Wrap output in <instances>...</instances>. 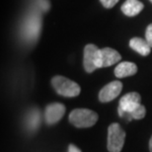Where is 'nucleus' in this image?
I'll use <instances>...</instances> for the list:
<instances>
[{"instance_id": "obj_5", "label": "nucleus", "mask_w": 152, "mask_h": 152, "mask_svg": "<svg viewBox=\"0 0 152 152\" xmlns=\"http://www.w3.org/2000/svg\"><path fill=\"white\" fill-rule=\"evenodd\" d=\"M140 95L136 92H130L123 96L120 100L118 105V115L121 118H124L127 114L132 113L133 110L139 107L140 104Z\"/></svg>"}, {"instance_id": "obj_14", "label": "nucleus", "mask_w": 152, "mask_h": 152, "mask_svg": "<svg viewBox=\"0 0 152 152\" xmlns=\"http://www.w3.org/2000/svg\"><path fill=\"white\" fill-rule=\"evenodd\" d=\"M145 39L149 44V45L152 48V24H149L145 31Z\"/></svg>"}, {"instance_id": "obj_3", "label": "nucleus", "mask_w": 152, "mask_h": 152, "mask_svg": "<svg viewBox=\"0 0 152 152\" xmlns=\"http://www.w3.org/2000/svg\"><path fill=\"white\" fill-rule=\"evenodd\" d=\"M126 132L118 124H112L108 129V150L121 152L124 144Z\"/></svg>"}, {"instance_id": "obj_10", "label": "nucleus", "mask_w": 152, "mask_h": 152, "mask_svg": "<svg viewBox=\"0 0 152 152\" xmlns=\"http://www.w3.org/2000/svg\"><path fill=\"white\" fill-rule=\"evenodd\" d=\"M137 72V66L135 63L129 61H123L118 63L115 68V75L118 78H124L127 76L134 75Z\"/></svg>"}, {"instance_id": "obj_13", "label": "nucleus", "mask_w": 152, "mask_h": 152, "mask_svg": "<svg viewBox=\"0 0 152 152\" xmlns=\"http://www.w3.org/2000/svg\"><path fill=\"white\" fill-rule=\"evenodd\" d=\"M145 114H146V110H145L144 106L140 105L139 107H137L135 110H133L132 113L127 114L124 118L129 121H132V120H141L145 117Z\"/></svg>"}, {"instance_id": "obj_18", "label": "nucleus", "mask_w": 152, "mask_h": 152, "mask_svg": "<svg viewBox=\"0 0 152 152\" xmlns=\"http://www.w3.org/2000/svg\"><path fill=\"white\" fill-rule=\"evenodd\" d=\"M150 2H151V3H152V0H150Z\"/></svg>"}, {"instance_id": "obj_9", "label": "nucleus", "mask_w": 152, "mask_h": 152, "mask_svg": "<svg viewBox=\"0 0 152 152\" xmlns=\"http://www.w3.org/2000/svg\"><path fill=\"white\" fill-rule=\"evenodd\" d=\"M144 8L143 3L139 0H126V2L121 5V11L127 17H134L138 15Z\"/></svg>"}, {"instance_id": "obj_15", "label": "nucleus", "mask_w": 152, "mask_h": 152, "mask_svg": "<svg viewBox=\"0 0 152 152\" xmlns=\"http://www.w3.org/2000/svg\"><path fill=\"white\" fill-rule=\"evenodd\" d=\"M100 2H101V4L104 6L105 8L111 9L117 4L118 2V0H100Z\"/></svg>"}, {"instance_id": "obj_16", "label": "nucleus", "mask_w": 152, "mask_h": 152, "mask_svg": "<svg viewBox=\"0 0 152 152\" xmlns=\"http://www.w3.org/2000/svg\"><path fill=\"white\" fill-rule=\"evenodd\" d=\"M68 152H81L78 147H76L74 144H70L68 147Z\"/></svg>"}, {"instance_id": "obj_8", "label": "nucleus", "mask_w": 152, "mask_h": 152, "mask_svg": "<svg viewBox=\"0 0 152 152\" xmlns=\"http://www.w3.org/2000/svg\"><path fill=\"white\" fill-rule=\"evenodd\" d=\"M121 56L117 50L111 48H100V60H99V68L108 67L118 62Z\"/></svg>"}, {"instance_id": "obj_6", "label": "nucleus", "mask_w": 152, "mask_h": 152, "mask_svg": "<svg viewBox=\"0 0 152 152\" xmlns=\"http://www.w3.org/2000/svg\"><path fill=\"white\" fill-rule=\"evenodd\" d=\"M123 90V83L121 81H113L107 84L101 89L99 93V100L102 103H108L113 101L120 95Z\"/></svg>"}, {"instance_id": "obj_1", "label": "nucleus", "mask_w": 152, "mask_h": 152, "mask_svg": "<svg viewBox=\"0 0 152 152\" xmlns=\"http://www.w3.org/2000/svg\"><path fill=\"white\" fill-rule=\"evenodd\" d=\"M51 85L57 94L63 97H76L80 94L81 88L76 82L63 76H54L51 79Z\"/></svg>"}, {"instance_id": "obj_17", "label": "nucleus", "mask_w": 152, "mask_h": 152, "mask_svg": "<svg viewBox=\"0 0 152 152\" xmlns=\"http://www.w3.org/2000/svg\"><path fill=\"white\" fill-rule=\"evenodd\" d=\"M149 150H150V152H152V136H151L150 141H149Z\"/></svg>"}, {"instance_id": "obj_2", "label": "nucleus", "mask_w": 152, "mask_h": 152, "mask_svg": "<svg viewBox=\"0 0 152 152\" xmlns=\"http://www.w3.org/2000/svg\"><path fill=\"white\" fill-rule=\"evenodd\" d=\"M98 121V115L88 109H75L69 115V121L76 127H90Z\"/></svg>"}, {"instance_id": "obj_7", "label": "nucleus", "mask_w": 152, "mask_h": 152, "mask_svg": "<svg viewBox=\"0 0 152 152\" xmlns=\"http://www.w3.org/2000/svg\"><path fill=\"white\" fill-rule=\"evenodd\" d=\"M65 113L64 105L60 103H53L47 106L45 110V121L48 124H54L61 120Z\"/></svg>"}, {"instance_id": "obj_11", "label": "nucleus", "mask_w": 152, "mask_h": 152, "mask_svg": "<svg viewBox=\"0 0 152 152\" xmlns=\"http://www.w3.org/2000/svg\"><path fill=\"white\" fill-rule=\"evenodd\" d=\"M41 124V113L38 109H33L27 113L25 118V124L29 132H36Z\"/></svg>"}, {"instance_id": "obj_12", "label": "nucleus", "mask_w": 152, "mask_h": 152, "mask_svg": "<svg viewBox=\"0 0 152 152\" xmlns=\"http://www.w3.org/2000/svg\"><path fill=\"white\" fill-rule=\"evenodd\" d=\"M129 47L142 56H148L152 48L146 39H143L141 38H132L129 41Z\"/></svg>"}, {"instance_id": "obj_4", "label": "nucleus", "mask_w": 152, "mask_h": 152, "mask_svg": "<svg viewBox=\"0 0 152 152\" xmlns=\"http://www.w3.org/2000/svg\"><path fill=\"white\" fill-rule=\"evenodd\" d=\"M100 60V48L95 45L89 44L84 48L83 65L86 72L92 73L97 68H99Z\"/></svg>"}]
</instances>
